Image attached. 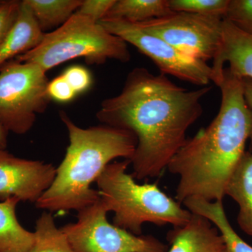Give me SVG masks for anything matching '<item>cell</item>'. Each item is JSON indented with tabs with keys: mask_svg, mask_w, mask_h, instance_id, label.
I'll return each instance as SVG.
<instances>
[{
	"mask_svg": "<svg viewBox=\"0 0 252 252\" xmlns=\"http://www.w3.org/2000/svg\"><path fill=\"white\" fill-rule=\"evenodd\" d=\"M212 87L189 91L164 74L136 67L120 94L105 99L96 114L104 125L130 131L137 144L130 159L134 178L159 177L187 142V132L203 114L202 99Z\"/></svg>",
	"mask_w": 252,
	"mask_h": 252,
	"instance_id": "cell-1",
	"label": "cell"
},
{
	"mask_svg": "<svg viewBox=\"0 0 252 252\" xmlns=\"http://www.w3.org/2000/svg\"><path fill=\"white\" fill-rule=\"evenodd\" d=\"M218 87L220 112L172 159L167 169L180 177L176 189L179 203L193 197L223 201L230 177L246 151L252 132V112L244 98L242 78L224 68Z\"/></svg>",
	"mask_w": 252,
	"mask_h": 252,
	"instance_id": "cell-2",
	"label": "cell"
},
{
	"mask_svg": "<svg viewBox=\"0 0 252 252\" xmlns=\"http://www.w3.org/2000/svg\"><path fill=\"white\" fill-rule=\"evenodd\" d=\"M60 117L67 129L69 144L49 189L36 202L38 208L50 212H79L94 205L100 196L91 188L104 169L119 158L130 160L137 147L130 131L107 125L81 128L64 112Z\"/></svg>",
	"mask_w": 252,
	"mask_h": 252,
	"instance_id": "cell-3",
	"label": "cell"
},
{
	"mask_svg": "<svg viewBox=\"0 0 252 252\" xmlns=\"http://www.w3.org/2000/svg\"><path fill=\"white\" fill-rule=\"evenodd\" d=\"M130 165L126 159L109 163L96 181L101 200L108 212H114L113 224L135 235L142 234L145 223L187 224L193 214L164 193L157 183L137 184L126 172Z\"/></svg>",
	"mask_w": 252,
	"mask_h": 252,
	"instance_id": "cell-4",
	"label": "cell"
},
{
	"mask_svg": "<svg viewBox=\"0 0 252 252\" xmlns=\"http://www.w3.org/2000/svg\"><path fill=\"white\" fill-rule=\"evenodd\" d=\"M77 58H84L89 64H102L109 59L128 62L131 55L122 38L91 18L75 13L56 31L45 33L39 45L15 60L35 63L47 72Z\"/></svg>",
	"mask_w": 252,
	"mask_h": 252,
	"instance_id": "cell-5",
	"label": "cell"
},
{
	"mask_svg": "<svg viewBox=\"0 0 252 252\" xmlns=\"http://www.w3.org/2000/svg\"><path fill=\"white\" fill-rule=\"evenodd\" d=\"M46 71L32 63L11 60L0 66V124L8 132L31 130L51 98Z\"/></svg>",
	"mask_w": 252,
	"mask_h": 252,
	"instance_id": "cell-6",
	"label": "cell"
},
{
	"mask_svg": "<svg viewBox=\"0 0 252 252\" xmlns=\"http://www.w3.org/2000/svg\"><path fill=\"white\" fill-rule=\"evenodd\" d=\"M99 198L78 212L75 223L61 230L75 252H167L169 245L152 235H135L109 223Z\"/></svg>",
	"mask_w": 252,
	"mask_h": 252,
	"instance_id": "cell-7",
	"label": "cell"
},
{
	"mask_svg": "<svg viewBox=\"0 0 252 252\" xmlns=\"http://www.w3.org/2000/svg\"><path fill=\"white\" fill-rule=\"evenodd\" d=\"M99 23L109 33L135 46L152 60L160 74L202 87L212 81L213 72L207 62L183 54L158 36L144 31L135 23L108 18Z\"/></svg>",
	"mask_w": 252,
	"mask_h": 252,
	"instance_id": "cell-8",
	"label": "cell"
},
{
	"mask_svg": "<svg viewBox=\"0 0 252 252\" xmlns=\"http://www.w3.org/2000/svg\"><path fill=\"white\" fill-rule=\"evenodd\" d=\"M223 21L212 16L173 12L135 24L183 54L207 62L213 60L220 48Z\"/></svg>",
	"mask_w": 252,
	"mask_h": 252,
	"instance_id": "cell-9",
	"label": "cell"
},
{
	"mask_svg": "<svg viewBox=\"0 0 252 252\" xmlns=\"http://www.w3.org/2000/svg\"><path fill=\"white\" fill-rule=\"evenodd\" d=\"M56 168L40 160H26L0 150V200L16 197L36 203L49 188Z\"/></svg>",
	"mask_w": 252,
	"mask_h": 252,
	"instance_id": "cell-10",
	"label": "cell"
},
{
	"mask_svg": "<svg viewBox=\"0 0 252 252\" xmlns=\"http://www.w3.org/2000/svg\"><path fill=\"white\" fill-rule=\"evenodd\" d=\"M225 64H228L225 68L233 75L252 79V36L223 19L221 41L211 66L212 81L217 86L223 77Z\"/></svg>",
	"mask_w": 252,
	"mask_h": 252,
	"instance_id": "cell-11",
	"label": "cell"
},
{
	"mask_svg": "<svg viewBox=\"0 0 252 252\" xmlns=\"http://www.w3.org/2000/svg\"><path fill=\"white\" fill-rule=\"evenodd\" d=\"M167 240L170 245L167 252H220L225 247L216 227L195 214L187 224L170 230Z\"/></svg>",
	"mask_w": 252,
	"mask_h": 252,
	"instance_id": "cell-12",
	"label": "cell"
},
{
	"mask_svg": "<svg viewBox=\"0 0 252 252\" xmlns=\"http://www.w3.org/2000/svg\"><path fill=\"white\" fill-rule=\"evenodd\" d=\"M44 34L31 8L25 0L21 1L17 21L0 46V66L35 48L40 44Z\"/></svg>",
	"mask_w": 252,
	"mask_h": 252,
	"instance_id": "cell-13",
	"label": "cell"
},
{
	"mask_svg": "<svg viewBox=\"0 0 252 252\" xmlns=\"http://www.w3.org/2000/svg\"><path fill=\"white\" fill-rule=\"evenodd\" d=\"M225 195L239 206L237 220L240 228L252 237V153L246 152L230 177Z\"/></svg>",
	"mask_w": 252,
	"mask_h": 252,
	"instance_id": "cell-14",
	"label": "cell"
},
{
	"mask_svg": "<svg viewBox=\"0 0 252 252\" xmlns=\"http://www.w3.org/2000/svg\"><path fill=\"white\" fill-rule=\"evenodd\" d=\"M189 211L205 217L216 227L230 252H252V247L240 238L227 218L223 201H207L201 198H189L183 202Z\"/></svg>",
	"mask_w": 252,
	"mask_h": 252,
	"instance_id": "cell-15",
	"label": "cell"
},
{
	"mask_svg": "<svg viewBox=\"0 0 252 252\" xmlns=\"http://www.w3.org/2000/svg\"><path fill=\"white\" fill-rule=\"evenodd\" d=\"M21 200L11 197L0 203V252H29L34 233L20 224L16 208Z\"/></svg>",
	"mask_w": 252,
	"mask_h": 252,
	"instance_id": "cell-16",
	"label": "cell"
},
{
	"mask_svg": "<svg viewBox=\"0 0 252 252\" xmlns=\"http://www.w3.org/2000/svg\"><path fill=\"white\" fill-rule=\"evenodd\" d=\"M172 13L168 0H116L104 18L140 23Z\"/></svg>",
	"mask_w": 252,
	"mask_h": 252,
	"instance_id": "cell-17",
	"label": "cell"
},
{
	"mask_svg": "<svg viewBox=\"0 0 252 252\" xmlns=\"http://www.w3.org/2000/svg\"><path fill=\"white\" fill-rule=\"evenodd\" d=\"M41 31L59 28L77 12L82 0H25Z\"/></svg>",
	"mask_w": 252,
	"mask_h": 252,
	"instance_id": "cell-18",
	"label": "cell"
},
{
	"mask_svg": "<svg viewBox=\"0 0 252 252\" xmlns=\"http://www.w3.org/2000/svg\"><path fill=\"white\" fill-rule=\"evenodd\" d=\"M34 242L29 252H75L61 228H58L51 213L44 212L38 219Z\"/></svg>",
	"mask_w": 252,
	"mask_h": 252,
	"instance_id": "cell-19",
	"label": "cell"
},
{
	"mask_svg": "<svg viewBox=\"0 0 252 252\" xmlns=\"http://www.w3.org/2000/svg\"><path fill=\"white\" fill-rule=\"evenodd\" d=\"M230 0H168L173 12H186L224 19Z\"/></svg>",
	"mask_w": 252,
	"mask_h": 252,
	"instance_id": "cell-20",
	"label": "cell"
},
{
	"mask_svg": "<svg viewBox=\"0 0 252 252\" xmlns=\"http://www.w3.org/2000/svg\"><path fill=\"white\" fill-rule=\"evenodd\" d=\"M224 19L252 36V0H230Z\"/></svg>",
	"mask_w": 252,
	"mask_h": 252,
	"instance_id": "cell-21",
	"label": "cell"
},
{
	"mask_svg": "<svg viewBox=\"0 0 252 252\" xmlns=\"http://www.w3.org/2000/svg\"><path fill=\"white\" fill-rule=\"evenodd\" d=\"M21 1L8 0L0 2V46L14 28L19 15Z\"/></svg>",
	"mask_w": 252,
	"mask_h": 252,
	"instance_id": "cell-22",
	"label": "cell"
},
{
	"mask_svg": "<svg viewBox=\"0 0 252 252\" xmlns=\"http://www.w3.org/2000/svg\"><path fill=\"white\" fill-rule=\"evenodd\" d=\"M115 1L116 0H84L76 13L99 23L106 17Z\"/></svg>",
	"mask_w": 252,
	"mask_h": 252,
	"instance_id": "cell-23",
	"label": "cell"
},
{
	"mask_svg": "<svg viewBox=\"0 0 252 252\" xmlns=\"http://www.w3.org/2000/svg\"><path fill=\"white\" fill-rule=\"evenodd\" d=\"M63 75L74 89L76 94H82L91 87L92 78L86 68L79 65L67 68Z\"/></svg>",
	"mask_w": 252,
	"mask_h": 252,
	"instance_id": "cell-24",
	"label": "cell"
},
{
	"mask_svg": "<svg viewBox=\"0 0 252 252\" xmlns=\"http://www.w3.org/2000/svg\"><path fill=\"white\" fill-rule=\"evenodd\" d=\"M48 94L50 98L60 102H69L77 95L63 74L49 81Z\"/></svg>",
	"mask_w": 252,
	"mask_h": 252,
	"instance_id": "cell-25",
	"label": "cell"
},
{
	"mask_svg": "<svg viewBox=\"0 0 252 252\" xmlns=\"http://www.w3.org/2000/svg\"><path fill=\"white\" fill-rule=\"evenodd\" d=\"M242 82H243V89L244 98L245 102L251 109L252 112V79L250 78H242ZM250 149L252 151V132L250 138Z\"/></svg>",
	"mask_w": 252,
	"mask_h": 252,
	"instance_id": "cell-26",
	"label": "cell"
},
{
	"mask_svg": "<svg viewBox=\"0 0 252 252\" xmlns=\"http://www.w3.org/2000/svg\"><path fill=\"white\" fill-rule=\"evenodd\" d=\"M8 132L0 124V150H5L7 146Z\"/></svg>",
	"mask_w": 252,
	"mask_h": 252,
	"instance_id": "cell-27",
	"label": "cell"
},
{
	"mask_svg": "<svg viewBox=\"0 0 252 252\" xmlns=\"http://www.w3.org/2000/svg\"><path fill=\"white\" fill-rule=\"evenodd\" d=\"M220 252H230L229 250H228V248H226V246L225 247L223 250H220Z\"/></svg>",
	"mask_w": 252,
	"mask_h": 252,
	"instance_id": "cell-28",
	"label": "cell"
},
{
	"mask_svg": "<svg viewBox=\"0 0 252 252\" xmlns=\"http://www.w3.org/2000/svg\"><path fill=\"white\" fill-rule=\"evenodd\" d=\"M1 1H0V2H1Z\"/></svg>",
	"mask_w": 252,
	"mask_h": 252,
	"instance_id": "cell-29",
	"label": "cell"
}]
</instances>
